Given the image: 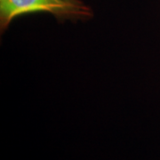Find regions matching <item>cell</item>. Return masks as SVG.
Masks as SVG:
<instances>
[{"mask_svg":"<svg viewBox=\"0 0 160 160\" xmlns=\"http://www.w3.org/2000/svg\"><path fill=\"white\" fill-rule=\"evenodd\" d=\"M47 12L58 22H85L93 16L83 0H0V30L5 32L16 18L29 13Z\"/></svg>","mask_w":160,"mask_h":160,"instance_id":"obj_1","label":"cell"}]
</instances>
